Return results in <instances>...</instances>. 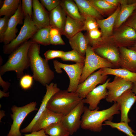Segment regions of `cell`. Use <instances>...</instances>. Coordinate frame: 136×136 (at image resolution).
<instances>
[{
	"label": "cell",
	"instance_id": "obj_4",
	"mask_svg": "<svg viewBox=\"0 0 136 136\" xmlns=\"http://www.w3.org/2000/svg\"><path fill=\"white\" fill-rule=\"evenodd\" d=\"M83 99L76 92H70L60 90L55 93L49 100L47 108L64 116L68 114Z\"/></svg>",
	"mask_w": 136,
	"mask_h": 136
},
{
	"label": "cell",
	"instance_id": "obj_19",
	"mask_svg": "<svg viewBox=\"0 0 136 136\" xmlns=\"http://www.w3.org/2000/svg\"><path fill=\"white\" fill-rule=\"evenodd\" d=\"M119 48L120 67L136 73V52L124 47Z\"/></svg>",
	"mask_w": 136,
	"mask_h": 136
},
{
	"label": "cell",
	"instance_id": "obj_25",
	"mask_svg": "<svg viewBox=\"0 0 136 136\" xmlns=\"http://www.w3.org/2000/svg\"><path fill=\"white\" fill-rule=\"evenodd\" d=\"M102 72L104 75H114L133 83L136 81V73L132 72L124 69L104 67L102 68Z\"/></svg>",
	"mask_w": 136,
	"mask_h": 136
},
{
	"label": "cell",
	"instance_id": "obj_49",
	"mask_svg": "<svg viewBox=\"0 0 136 136\" xmlns=\"http://www.w3.org/2000/svg\"><path fill=\"white\" fill-rule=\"evenodd\" d=\"M0 120L2 118L4 117L5 115V112L3 110H1L0 112Z\"/></svg>",
	"mask_w": 136,
	"mask_h": 136
},
{
	"label": "cell",
	"instance_id": "obj_16",
	"mask_svg": "<svg viewBox=\"0 0 136 136\" xmlns=\"http://www.w3.org/2000/svg\"><path fill=\"white\" fill-rule=\"evenodd\" d=\"M24 16L21 6V2L15 14L10 18L7 31L5 34L3 42L5 45L10 43L16 37L18 24H22Z\"/></svg>",
	"mask_w": 136,
	"mask_h": 136
},
{
	"label": "cell",
	"instance_id": "obj_28",
	"mask_svg": "<svg viewBox=\"0 0 136 136\" xmlns=\"http://www.w3.org/2000/svg\"><path fill=\"white\" fill-rule=\"evenodd\" d=\"M136 8V2L129 4H121V7L116 17L114 26L117 28L127 19Z\"/></svg>",
	"mask_w": 136,
	"mask_h": 136
},
{
	"label": "cell",
	"instance_id": "obj_22",
	"mask_svg": "<svg viewBox=\"0 0 136 136\" xmlns=\"http://www.w3.org/2000/svg\"><path fill=\"white\" fill-rule=\"evenodd\" d=\"M69 40L73 50H76L81 55L85 56L89 46L88 38L81 31L69 39Z\"/></svg>",
	"mask_w": 136,
	"mask_h": 136
},
{
	"label": "cell",
	"instance_id": "obj_35",
	"mask_svg": "<svg viewBox=\"0 0 136 136\" xmlns=\"http://www.w3.org/2000/svg\"><path fill=\"white\" fill-rule=\"evenodd\" d=\"M34 80L32 76L28 74L24 75L20 79V85L23 89L27 90L31 88Z\"/></svg>",
	"mask_w": 136,
	"mask_h": 136
},
{
	"label": "cell",
	"instance_id": "obj_42",
	"mask_svg": "<svg viewBox=\"0 0 136 136\" xmlns=\"http://www.w3.org/2000/svg\"><path fill=\"white\" fill-rule=\"evenodd\" d=\"M127 25L133 29L136 32V11L127 22Z\"/></svg>",
	"mask_w": 136,
	"mask_h": 136
},
{
	"label": "cell",
	"instance_id": "obj_47",
	"mask_svg": "<svg viewBox=\"0 0 136 136\" xmlns=\"http://www.w3.org/2000/svg\"><path fill=\"white\" fill-rule=\"evenodd\" d=\"M10 95L9 92H6L0 90V98H2L3 97H8Z\"/></svg>",
	"mask_w": 136,
	"mask_h": 136
},
{
	"label": "cell",
	"instance_id": "obj_32",
	"mask_svg": "<svg viewBox=\"0 0 136 136\" xmlns=\"http://www.w3.org/2000/svg\"><path fill=\"white\" fill-rule=\"evenodd\" d=\"M103 125H108L113 128H116L126 134L128 136H135L133 134L135 132L128 125V123L124 122L116 123L111 121L106 120Z\"/></svg>",
	"mask_w": 136,
	"mask_h": 136
},
{
	"label": "cell",
	"instance_id": "obj_20",
	"mask_svg": "<svg viewBox=\"0 0 136 136\" xmlns=\"http://www.w3.org/2000/svg\"><path fill=\"white\" fill-rule=\"evenodd\" d=\"M66 15L60 5L50 12V26L58 29L61 35L66 21Z\"/></svg>",
	"mask_w": 136,
	"mask_h": 136
},
{
	"label": "cell",
	"instance_id": "obj_11",
	"mask_svg": "<svg viewBox=\"0 0 136 136\" xmlns=\"http://www.w3.org/2000/svg\"><path fill=\"white\" fill-rule=\"evenodd\" d=\"M83 99L68 114L63 116L61 122L72 135L81 127V118L85 106Z\"/></svg>",
	"mask_w": 136,
	"mask_h": 136
},
{
	"label": "cell",
	"instance_id": "obj_30",
	"mask_svg": "<svg viewBox=\"0 0 136 136\" xmlns=\"http://www.w3.org/2000/svg\"><path fill=\"white\" fill-rule=\"evenodd\" d=\"M50 26L39 29L31 38V40L39 44L45 46L49 45L50 43Z\"/></svg>",
	"mask_w": 136,
	"mask_h": 136
},
{
	"label": "cell",
	"instance_id": "obj_43",
	"mask_svg": "<svg viewBox=\"0 0 136 136\" xmlns=\"http://www.w3.org/2000/svg\"><path fill=\"white\" fill-rule=\"evenodd\" d=\"M0 85L3 89V91L6 92L10 86V83L8 82L5 81L0 75Z\"/></svg>",
	"mask_w": 136,
	"mask_h": 136
},
{
	"label": "cell",
	"instance_id": "obj_21",
	"mask_svg": "<svg viewBox=\"0 0 136 136\" xmlns=\"http://www.w3.org/2000/svg\"><path fill=\"white\" fill-rule=\"evenodd\" d=\"M119 47L131 44L136 41V32L131 27L126 25L114 35Z\"/></svg>",
	"mask_w": 136,
	"mask_h": 136
},
{
	"label": "cell",
	"instance_id": "obj_13",
	"mask_svg": "<svg viewBox=\"0 0 136 136\" xmlns=\"http://www.w3.org/2000/svg\"><path fill=\"white\" fill-rule=\"evenodd\" d=\"M46 91L43 97L41 104L38 112L29 124L25 128L21 129V133L31 132L34 124L40 118L42 114L47 108L48 102L52 96L60 89L58 87L57 84L51 83L46 86Z\"/></svg>",
	"mask_w": 136,
	"mask_h": 136
},
{
	"label": "cell",
	"instance_id": "obj_45",
	"mask_svg": "<svg viewBox=\"0 0 136 136\" xmlns=\"http://www.w3.org/2000/svg\"><path fill=\"white\" fill-rule=\"evenodd\" d=\"M59 33L61 34V33L58 29L55 28H51L50 31V37L57 35Z\"/></svg>",
	"mask_w": 136,
	"mask_h": 136
},
{
	"label": "cell",
	"instance_id": "obj_17",
	"mask_svg": "<svg viewBox=\"0 0 136 136\" xmlns=\"http://www.w3.org/2000/svg\"><path fill=\"white\" fill-rule=\"evenodd\" d=\"M63 116L47 108L34 125L31 132L45 129L53 124L61 122Z\"/></svg>",
	"mask_w": 136,
	"mask_h": 136
},
{
	"label": "cell",
	"instance_id": "obj_33",
	"mask_svg": "<svg viewBox=\"0 0 136 136\" xmlns=\"http://www.w3.org/2000/svg\"><path fill=\"white\" fill-rule=\"evenodd\" d=\"M85 57L81 55L77 51L74 50L64 52L63 57L61 58L63 61H70L76 63H84Z\"/></svg>",
	"mask_w": 136,
	"mask_h": 136
},
{
	"label": "cell",
	"instance_id": "obj_44",
	"mask_svg": "<svg viewBox=\"0 0 136 136\" xmlns=\"http://www.w3.org/2000/svg\"><path fill=\"white\" fill-rule=\"evenodd\" d=\"M23 136H49L46 134L45 132L44 129H42L39 131H33L30 133L25 134Z\"/></svg>",
	"mask_w": 136,
	"mask_h": 136
},
{
	"label": "cell",
	"instance_id": "obj_5",
	"mask_svg": "<svg viewBox=\"0 0 136 136\" xmlns=\"http://www.w3.org/2000/svg\"><path fill=\"white\" fill-rule=\"evenodd\" d=\"M85 60L79 84L84 81L96 70L104 67L114 68L108 60L96 54L92 47L88 46L86 51Z\"/></svg>",
	"mask_w": 136,
	"mask_h": 136
},
{
	"label": "cell",
	"instance_id": "obj_31",
	"mask_svg": "<svg viewBox=\"0 0 136 136\" xmlns=\"http://www.w3.org/2000/svg\"><path fill=\"white\" fill-rule=\"evenodd\" d=\"M45 133L50 136H69L68 129L61 122L53 124L44 129Z\"/></svg>",
	"mask_w": 136,
	"mask_h": 136
},
{
	"label": "cell",
	"instance_id": "obj_48",
	"mask_svg": "<svg viewBox=\"0 0 136 136\" xmlns=\"http://www.w3.org/2000/svg\"><path fill=\"white\" fill-rule=\"evenodd\" d=\"M131 90L136 96V81L133 83Z\"/></svg>",
	"mask_w": 136,
	"mask_h": 136
},
{
	"label": "cell",
	"instance_id": "obj_29",
	"mask_svg": "<svg viewBox=\"0 0 136 136\" xmlns=\"http://www.w3.org/2000/svg\"><path fill=\"white\" fill-rule=\"evenodd\" d=\"M21 1L20 0H5L0 9V16L4 15L9 18L18 9Z\"/></svg>",
	"mask_w": 136,
	"mask_h": 136
},
{
	"label": "cell",
	"instance_id": "obj_10",
	"mask_svg": "<svg viewBox=\"0 0 136 136\" xmlns=\"http://www.w3.org/2000/svg\"><path fill=\"white\" fill-rule=\"evenodd\" d=\"M107 75L102 74V68L94 72L82 83L79 84L76 92L80 97L84 99L87 94L95 88L99 84L104 83L107 80Z\"/></svg>",
	"mask_w": 136,
	"mask_h": 136
},
{
	"label": "cell",
	"instance_id": "obj_27",
	"mask_svg": "<svg viewBox=\"0 0 136 136\" xmlns=\"http://www.w3.org/2000/svg\"><path fill=\"white\" fill-rule=\"evenodd\" d=\"M80 13L84 17L89 16L96 19H100V13L92 5L89 0H74Z\"/></svg>",
	"mask_w": 136,
	"mask_h": 136
},
{
	"label": "cell",
	"instance_id": "obj_3",
	"mask_svg": "<svg viewBox=\"0 0 136 136\" xmlns=\"http://www.w3.org/2000/svg\"><path fill=\"white\" fill-rule=\"evenodd\" d=\"M32 42L31 40L26 42L10 54L6 62L0 66V75L10 71L16 72L17 78L24 75V70L30 66L28 52Z\"/></svg>",
	"mask_w": 136,
	"mask_h": 136
},
{
	"label": "cell",
	"instance_id": "obj_7",
	"mask_svg": "<svg viewBox=\"0 0 136 136\" xmlns=\"http://www.w3.org/2000/svg\"><path fill=\"white\" fill-rule=\"evenodd\" d=\"M56 72L60 74L62 69L64 70L68 75L70 83L67 90L70 92L76 91L81 77L83 71L84 63H77L74 64L63 63L55 60L53 61Z\"/></svg>",
	"mask_w": 136,
	"mask_h": 136
},
{
	"label": "cell",
	"instance_id": "obj_38",
	"mask_svg": "<svg viewBox=\"0 0 136 136\" xmlns=\"http://www.w3.org/2000/svg\"><path fill=\"white\" fill-rule=\"evenodd\" d=\"M9 18L4 16L0 18V42H3L5 34L7 31Z\"/></svg>",
	"mask_w": 136,
	"mask_h": 136
},
{
	"label": "cell",
	"instance_id": "obj_23",
	"mask_svg": "<svg viewBox=\"0 0 136 136\" xmlns=\"http://www.w3.org/2000/svg\"><path fill=\"white\" fill-rule=\"evenodd\" d=\"M120 9L118 7L112 14L106 19H96L101 29L103 37H108L112 35L116 18Z\"/></svg>",
	"mask_w": 136,
	"mask_h": 136
},
{
	"label": "cell",
	"instance_id": "obj_14",
	"mask_svg": "<svg viewBox=\"0 0 136 136\" xmlns=\"http://www.w3.org/2000/svg\"><path fill=\"white\" fill-rule=\"evenodd\" d=\"M136 101V96L131 89L125 91L117 99L116 102L119 105L121 113V121L128 123L130 120L128 113Z\"/></svg>",
	"mask_w": 136,
	"mask_h": 136
},
{
	"label": "cell",
	"instance_id": "obj_50",
	"mask_svg": "<svg viewBox=\"0 0 136 136\" xmlns=\"http://www.w3.org/2000/svg\"><path fill=\"white\" fill-rule=\"evenodd\" d=\"M136 52V43L134 44L130 48Z\"/></svg>",
	"mask_w": 136,
	"mask_h": 136
},
{
	"label": "cell",
	"instance_id": "obj_37",
	"mask_svg": "<svg viewBox=\"0 0 136 136\" xmlns=\"http://www.w3.org/2000/svg\"><path fill=\"white\" fill-rule=\"evenodd\" d=\"M21 6L24 17L27 15H29L32 18L33 14L32 0H22Z\"/></svg>",
	"mask_w": 136,
	"mask_h": 136
},
{
	"label": "cell",
	"instance_id": "obj_46",
	"mask_svg": "<svg viewBox=\"0 0 136 136\" xmlns=\"http://www.w3.org/2000/svg\"><path fill=\"white\" fill-rule=\"evenodd\" d=\"M106 2L111 5L115 7L119 3L120 0H105Z\"/></svg>",
	"mask_w": 136,
	"mask_h": 136
},
{
	"label": "cell",
	"instance_id": "obj_26",
	"mask_svg": "<svg viewBox=\"0 0 136 136\" xmlns=\"http://www.w3.org/2000/svg\"><path fill=\"white\" fill-rule=\"evenodd\" d=\"M60 5L66 15L83 22L85 20V17L80 13L77 6L74 1L62 0L61 1Z\"/></svg>",
	"mask_w": 136,
	"mask_h": 136
},
{
	"label": "cell",
	"instance_id": "obj_12",
	"mask_svg": "<svg viewBox=\"0 0 136 136\" xmlns=\"http://www.w3.org/2000/svg\"><path fill=\"white\" fill-rule=\"evenodd\" d=\"M93 49L96 54L111 63L114 68L120 67V54L117 46L111 44H104Z\"/></svg>",
	"mask_w": 136,
	"mask_h": 136
},
{
	"label": "cell",
	"instance_id": "obj_15",
	"mask_svg": "<svg viewBox=\"0 0 136 136\" xmlns=\"http://www.w3.org/2000/svg\"><path fill=\"white\" fill-rule=\"evenodd\" d=\"M110 80L108 79L104 83L96 86L83 99L84 103L89 105L88 108L90 110H92L96 109L100 101L106 98L108 95L106 87Z\"/></svg>",
	"mask_w": 136,
	"mask_h": 136
},
{
	"label": "cell",
	"instance_id": "obj_6",
	"mask_svg": "<svg viewBox=\"0 0 136 136\" xmlns=\"http://www.w3.org/2000/svg\"><path fill=\"white\" fill-rule=\"evenodd\" d=\"M39 29L29 15L24 17L23 26L17 36L13 40L3 47L5 54H10L23 43L31 38Z\"/></svg>",
	"mask_w": 136,
	"mask_h": 136
},
{
	"label": "cell",
	"instance_id": "obj_36",
	"mask_svg": "<svg viewBox=\"0 0 136 136\" xmlns=\"http://www.w3.org/2000/svg\"><path fill=\"white\" fill-rule=\"evenodd\" d=\"M85 20L83 22L84 30L88 31L98 29V25L95 18L89 16L84 17Z\"/></svg>",
	"mask_w": 136,
	"mask_h": 136
},
{
	"label": "cell",
	"instance_id": "obj_18",
	"mask_svg": "<svg viewBox=\"0 0 136 136\" xmlns=\"http://www.w3.org/2000/svg\"><path fill=\"white\" fill-rule=\"evenodd\" d=\"M32 21L39 29L50 26L49 14L38 0H32Z\"/></svg>",
	"mask_w": 136,
	"mask_h": 136
},
{
	"label": "cell",
	"instance_id": "obj_41",
	"mask_svg": "<svg viewBox=\"0 0 136 136\" xmlns=\"http://www.w3.org/2000/svg\"><path fill=\"white\" fill-rule=\"evenodd\" d=\"M61 33L54 36L50 37V44L54 45H64L65 43L62 40Z\"/></svg>",
	"mask_w": 136,
	"mask_h": 136
},
{
	"label": "cell",
	"instance_id": "obj_39",
	"mask_svg": "<svg viewBox=\"0 0 136 136\" xmlns=\"http://www.w3.org/2000/svg\"><path fill=\"white\" fill-rule=\"evenodd\" d=\"M64 52L59 50L49 49L44 53L45 59L48 61L56 58H61L63 56Z\"/></svg>",
	"mask_w": 136,
	"mask_h": 136
},
{
	"label": "cell",
	"instance_id": "obj_40",
	"mask_svg": "<svg viewBox=\"0 0 136 136\" xmlns=\"http://www.w3.org/2000/svg\"><path fill=\"white\" fill-rule=\"evenodd\" d=\"M41 4L49 12H50L60 5L61 1L59 0H41Z\"/></svg>",
	"mask_w": 136,
	"mask_h": 136
},
{
	"label": "cell",
	"instance_id": "obj_1",
	"mask_svg": "<svg viewBox=\"0 0 136 136\" xmlns=\"http://www.w3.org/2000/svg\"><path fill=\"white\" fill-rule=\"evenodd\" d=\"M40 45L32 42L28 52L30 67L34 80L46 86L54 78V73L50 69L48 61L40 56Z\"/></svg>",
	"mask_w": 136,
	"mask_h": 136
},
{
	"label": "cell",
	"instance_id": "obj_9",
	"mask_svg": "<svg viewBox=\"0 0 136 136\" xmlns=\"http://www.w3.org/2000/svg\"><path fill=\"white\" fill-rule=\"evenodd\" d=\"M133 83L115 76L113 80L109 82L107 86L108 95L106 98L109 103L116 102L117 98L125 91L131 89Z\"/></svg>",
	"mask_w": 136,
	"mask_h": 136
},
{
	"label": "cell",
	"instance_id": "obj_34",
	"mask_svg": "<svg viewBox=\"0 0 136 136\" xmlns=\"http://www.w3.org/2000/svg\"><path fill=\"white\" fill-rule=\"evenodd\" d=\"M89 1L100 13L101 12L110 10L115 7L108 3L105 0H91Z\"/></svg>",
	"mask_w": 136,
	"mask_h": 136
},
{
	"label": "cell",
	"instance_id": "obj_2",
	"mask_svg": "<svg viewBox=\"0 0 136 136\" xmlns=\"http://www.w3.org/2000/svg\"><path fill=\"white\" fill-rule=\"evenodd\" d=\"M98 107L91 110L85 106L81 119V127L83 129L95 132H100L103 128V123L106 120L111 121L113 116L120 113L119 107L116 102L110 108L99 111Z\"/></svg>",
	"mask_w": 136,
	"mask_h": 136
},
{
	"label": "cell",
	"instance_id": "obj_24",
	"mask_svg": "<svg viewBox=\"0 0 136 136\" xmlns=\"http://www.w3.org/2000/svg\"><path fill=\"white\" fill-rule=\"evenodd\" d=\"M66 16V21L62 35H64L69 39L84 30V25L83 22Z\"/></svg>",
	"mask_w": 136,
	"mask_h": 136
},
{
	"label": "cell",
	"instance_id": "obj_8",
	"mask_svg": "<svg viewBox=\"0 0 136 136\" xmlns=\"http://www.w3.org/2000/svg\"><path fill=\"white\" fill-rule=\"evenodd\" d=\"M37 103L33 101L22 107L13 106L11 108V116L13 122L7 136H22L20 130V126L26 116L31 112L38 110Z\"/></svg>",
	"mask_w": 136,
	"mask_h": 136
}]
</instances>
